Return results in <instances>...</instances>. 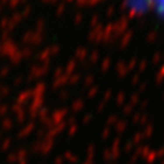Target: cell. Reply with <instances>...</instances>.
Listing matches in <instances>:
<instances>
[{
  "label": "cell",
  "mask_w": 164,
  "mask_h": 164,
  "mask_svg": "<svg viewBox=\"0 0 164 164\" xmlns=\"http://www.w3.org/2000/svg\"><path fill=\"white\" fill-rule=\"evenodd\" d=\"M125 6L131 13L144 15L151 12L164 21V0H126Z\"/></svg>",
  "instance_id": "cell-1"
}]
</instances>
